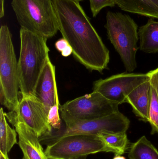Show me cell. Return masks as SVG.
I'll list each match as a JSON object with an SVG mask.
<instances>
[{
    "mask_svg": "<svg viewBox=\"0 0 158 159\" xmlns=\"http://www.w3.org/2000/svg\"><path fill=\"white\" fill-rule=\"evenodd\" d=\"M113 159H126L125 157L121 156V155H116Z\"/></svg>",
    "mask_w": 158,
    "mask_h": 159,
    "instance_id": "cell-27",
    "label": "cell"
},
{
    "mask_svg": "<svg viewBox=\"0 0 158 159\" xmlns=\"http://www.w3.org/2000/svg\"><path fill=\"white\" fill-rule=\"evenodd\" d=\"M61 53L63 57H69L73 53V50H72L71 47L69 45L65 50H63L62 52H61Z\"/></svg>",
    "mask_w": 158,
    "mask_h": 159,
    "instance_id": "cell-24",
    "label": "cell"
},
{
    "mask_svg": "<svg viewBox=\"0 0 158 159\" xmlns=\"http://www.w3.org/2000/svg\"><path fill=\"white\" fill-rule=\"evenodd\" d=\"M20 94L19 103L15 111L5 113L6 119L22 122L31 129L39 137L52 132L48 120V113L43 105L34 96Z\"/></svg>",
    "mask_w": 158,
    "mask_h": 159,
    "instance_id": "cell-9",
    "label": "cell"
},
{
    "mask_svg": "<svg viewBox=\"0 0 158 159\" xmlns=\"http://www.w3.org/2000/svg\"><path fill=\"white\" fill-rule=\"evenodd\" d=\"M70 44L64 38H61L58 40L55 44L57 50L60 52H62Z\"/></svg>",
    "mask_w": 158,
    "mask_h": 159,
    "instance_id": "cell-23",
    "label": "cell"
},
{
    "mask_svg": "<svg viewBox=\"0 0 158 159\" xmlns=\"http://www.w3.org/2000/svg\"><path fill=\"white\" fill-rule=\"evenodd\" d=\"M18 65L6 25L0 29V101L9 111H15L19 103Z\"/></svg>",
    "mask_w": 158,
    "mask_h": 159,
    "instance_id": "cell-6",
    "label": "cell"
},
{
    "mask_svg": "<svg viewBox=\"0 0 158 159\" xmlns=\"http://www.w3.org/2000/svg\"><path fill=\"white\" fill-rule=\"evenodd\" d=\"M74 1H77V2H82V1H84V0H74Z\"/></svg>",
    "mask_w": 158,
    "mask_h": 159,
    "instance_id": "cell-29",
    "label": "cell"
},
{
    "mask_svg": "<svg viewBox=\"0 0 158 159\" xmlns=\"http://www.w3.org/2000/svg\"><path fill=\"white\" fill-rule=\"evenodd\" d=\"M106 18L108 39L120 55L126 72L132 73L137 68L138 25L129 15L120 12L109 11Z\"/></svg>",
    "mask_w": 158,
    "mask_h": 159,
    "instance_id": "cell-4",
    "label": "cell"
},
{
    "mask_svg": "<svg viewBox=\"0 0 158 159\" xmlns=\"http://www.w3.org/2000/svg\"><path fill=\"white\" fill-rule=\"evenodd\" d=\"M87 157V156H81V157H78L74 158L69 159H86Z\"/></svg>",
    "mask_w": 158,
    "mask_h": 159,
    "instance_id": "cell-28",
    "label": "cell"
},
{
    "mask_svg": "<svg viewBox=\"0 0 158 159\" xmlns=\"http://www.w3.org/2000/svg\"><path fill=\"white\" fill-rule=\"evenodd\" d=\"M1 8H0V17H2L4 16V0H1Z\"/></svg>",
    "mask_w": 158,
    "mask_h": 159,
    "instance_id": "cell-25",
    "label": "cell"
},
{
    "mask_svg": "<svg viewBox=\"0 0 158 159\" xmlns=\"http://www.w3.org/2000/svg\"><path fill=\"white\" fill-rule=\"evenodd\" d=\"M59 111L65 127L59 130L53 129L51 132L39 137L42 144L47 146L62 137L74 134L126 133L130 127V120L120 111L103 117L87 120L75 118L64 111Z\"/></svg>",
    "mask_w": 158,
    "mask_h": 159,
    "instance_id": "cell-3",
    "label": "cell"
},
{
    "mask_svg": "<svg viewBox=\"0 0 158 159\" xmlns=\"http://www.w3.org/2000/svg\"><path fill=\"white\" fill-rule=\"evenodd\" d=\"M0 159H9L8 156L4 155L2 152H0Z\"/></svg>",
    "mask_w": 158,
    "mask_h": 159,
    "instance_id": "cell-26",
    "label": "cell"
},
{
    "mask_svg": "<svg viewBox=\"0 0 158 159\" xmlns=\"http://www.w3.org/2000/svg\"><path fill=\"white\" fill-rule=\"evenodd\" d=\"M11 6L22 29L46 39L59 30L52 0H12Z\"/></svg>",
    "mask_w": 158,
    "mask_h": 159,
    "instance_id": "cell-5",
    "label": "cell"
},
{
    "mask_svg": "<svg viewBox=\"0 0 158 159\" xmlns=\"http://www.w3.org/2000/svg\"><path fill=\"white\" fill-rule=\"evenodd\" d=\"M93 16L95 17L105 7H114L116 5L115 0H89Z\"/></svg>",
    "mask_w": 158,
    "mask_h": 159,
    "instance_id": "cell-21",
    "label": "cell"
},
{
    "mask_svg": "<svg viewBox=\"0 0 158 159\" xmlns=\"http://www.w3.org/2000/svg\"><path fill=\"white\" fill-rule=\"evenodd\" d=\"M52 1L58 29L72 48L74 57L88 70L102 73L108 69L109 51L79 2Z\"/></svg>",
    "mask_w": 158,
    "mask_h": 159,
    "instance_id": "cell-1",
    "label": "cell"
},
{
    "mask_svg": "<svg viewBox=\"0 0 158 159\" xmlns=\"http://www.w3.org/2000/svg\"><path fill=\"white\" fill-rule=\"evenodd\" d=\"M138 35L140 50L148 54L158 53V21L150 18L139 28Z\"/></svg>",
    "mask_w": 158,
    "mask_h": 159,
    "instance_id": "cell-15",
    "label": "cell"
},
{
    "mask_svg": "<svg viewBox=\"0 0 158 159\" xmlns=\"http://www.w3.org/2000/svg\"><path fill=\"white\" fill-rule=\"evenodd\" d=\"M17 133L7 123L2 107L0 110V152L8 156L14 145L17 143Z\"/></svg>",
    "mask_w": 158,
    "mask_h": 159,
    "instance_id": "cell-16",
    "label": "cell"
},
{
    "mask_svg": "<svg viewBox=\"0 0 158 159\" xmlns=\"http://www.w3.org/2000/svg\"><path fill=\"white\" fill-rule=\"evenodd\" d=\"M34 96L43 105L48 114L51 107L60 106L56 80L55 67L50 59L38 80Z\"/></svg>",
    "mask_w": 158,
    "mask_h": 159,
    "instance_id": "cell-11",
    "label": "cell"
},
{
    "mask_svg": "<svg viewBox=\"0 0 158 159\" xmlns=\"http://www.w3.org/2000/svg\"><path fill=\"white\" fill-rule=\"evenodd\" d=\"M149 79L147 74L123 73L95 81L93 91L99 92L108 100L122 104L125 103L129 93Z\"/></svg>",
    "mask_w": 158,
    "mask_h": 159,
    "instance_id": "cell-10",
    "label": "cell"
},
{
    "mask_svg": "<svg viewBox=\"0 0 158 159\" xmlns=\"http://www.w3.org/2000/svg\"><path fill=\"white\" fill-rule=\"evenodd\" d=\"M147 74L149 76L151 86L155 89L158 97V67Z\"/></svg>",
    "mask_w": 158,
    "mask_h": 159,
    "instance_id": "cell-22",
    "label": "cell"
},
{
    "mask_svg": "<svg viewBox=\"0 0 158 159\" xmlns=\"http://www.w3.org/2000/svg\"><path fill=\"white\" fill-rule=\"evenodd\" d=\"M59 107L54 105L50 108L48 114V120L53 129L59 130L62 128V121L59 116Z\"/></svg>",
    "mask_w": 158,
    "mask_h": 159,
    "instance_id": "cell-20",
    "label": "cell"
},
{
    "mask_svg": "<svg viewBox=\"0 0 158 159\" xmlns=\"http://www.w3.org/2000/svg\"><path fill=\"white\" fill-rule=\"evenodd\" d=\"M123 11L158 19V0H115Z\"/></svg>",
    "mask_w": 158,
    "mask_h": 159,
    "instance_id": "cell-14",
    "label": "cell"
},
{
    "mask_svg": "<svg viewBox=\"0 0 158 159\" xmlns=\"http://www.w3.org/2000/svg\"><path fill=\"white\" fill-rule=\"evenodd\" d=\"M148 122L152 128L151 134H158V97L152 86L150 93Z\"/></svg>",
    "mask_w": 158,
    "mask_h": 159,
    "instance_id": "cell-19",
    "label": "cell"
},
{
    "mask_svg": "<svg viewBox=\"0 0 158 159\" xmlns=\"http://www.w3.org/2000/svg\"><path fill=\"white\" fill-rule=\"evenodd\" d=\"M128 157L129 159H158V150L145 136H143L132 144Z\"/></svg>",
    "mask_w": 158,
    "mask_h": 159,
    "instance_id": "cell-18",
    "label": "cell"
},
{
    "mask_svg": "<svg viewBox=\"0 0 158 159\" xmlns=\"http://www.w3.org/2000/svg\"><path fill=\"white\" fill-rule=\"evenodd\" d=\"M45 152L49 159H69L100 152H109L96 134L65 136L47 146Z\"/></svg>",
    "mask_w": 158,
    "mask_h": 159,
    "instance_id": "cell-7",
    "label": "cell"
},
{
    "mask_svg": "<svg viewBox=\"0 0 158 159\" xmlns=\"http://www.w3.org/2000/svg\"><path fill=\"white\" fill-rule=\"evenodd\" d=\"M151 88L149 79L134 89L127 95L125 99V103L130 105L134 114L140 120L144 122L148 121Z\"/></svg>",
    "mask_w": 158,
    "mask_h": 159,
    "instance_id": "cell-13",
    "label": "cell"
},
{
    "mask_svg": "<svg viewBox=\"0 0 158 159\" xmlns=\"http://www.w3.org/2000/svg\"><path fill=\"white\" fill-rule=\"evenodd\" d=\"M6 119L17 133L19 146L23 153L22 159H49L44 151L39 136L34 131L20 121L11 118Z\"/></svg>",
    "mask_w": 158,
    "mask_h": 159,
    "instance_id": "cell-12",
    "label": "cell"
},
{
    "mask_svg": "<svg viewBox=\"0 0 158 159\" xmlns=\"http://www.w3.org/2000/svg\"><path fill=\"white\" fill-rule=\"evenodd\" d=\"M20 54L18 61L21 95L34 96L39 78L49 59L47 39L21 28Z\"/></svg>",
    "mask_w": 158,
    "mask_h": 159,
    "instance_id": "cell-2",
    "label": "cell"
},
{
    "mask_svg": "<svg viewBox=\"0 0 158 159\" xmlns=\"http://www.w3.org/2000/svg\"><path fill=\"white\" fill-rule=\"evenodd\" d=\"M119 105L108 100L97 92L93 91L60 105L59 110L75 118L93 120L118 112Z\"/></svg>",
    "mask_w": 158,
    "mask_h": 159,
    "instance_id": "cell-8",
    "label": "cell"
},
{
    "mask_svg": "<svg viewBox=\"0 0 158 159\" xmlns=\"http://www.w3.org/2000/svg\"><path fill=\"white\" fill-rule=\"evenodd\" d=\"M96 135L102 140L109 152L115 155L124 154L128 148L129 141L126 133H109L101 132Z\"/></svg>",
    "mask_w": 158,
    "mask_h": 159,
    "instance_id": "cell-17",
    "label": "cell"
}]
</instances>
